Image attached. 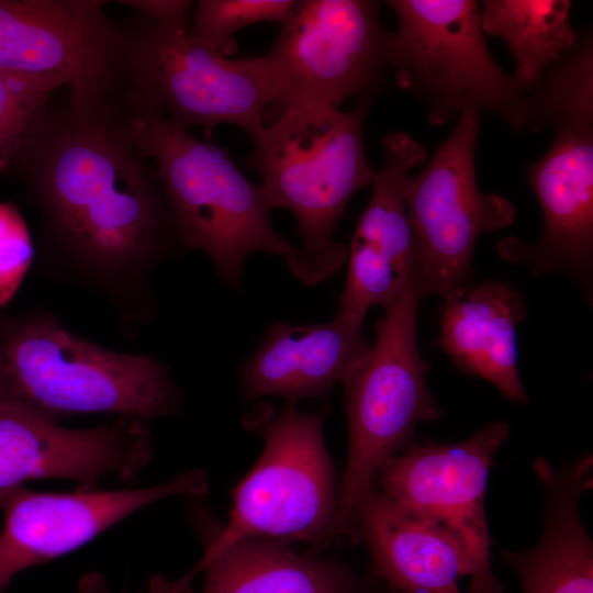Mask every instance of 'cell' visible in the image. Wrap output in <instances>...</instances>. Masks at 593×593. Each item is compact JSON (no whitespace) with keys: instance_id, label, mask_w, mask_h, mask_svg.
Returning a JSON list of instances; mask_svg holds the SVG:
<instances>
[{"instance_id":"cell-22","label":"cell","mask_w":593,"mask_h":593,"mask_svg":"<svg viewBox=\"0 0 593 593\" xmlns=\"http://www.w3.org/2000/svg\"><path fill=\"white\" fill-rule=\"evenodd\" d=\"M571 5L569 0H484L481 27L505 43L515 60L514 77L534 87L578 42Z\"/></svg>"},{"instance_id":"cell-4","label":"cell","mask_w":593,"mask_h":593,"mask_svg":"<svg viewBox=\"0 0 593 593\" xmlns=\"http://www.w3.org/2000/svg\"><path fill=\"white\" fill-rule=\"evenodd\" d=\"M137 139L154 163L179 240L203 251L222 282L240 290L253 253L283 257L292 246L272 226L273 210L230 153L198 139L163 112L127 97Z\"/></svg>"},{"instance_id":"cell-15","label":"cell","mask_w":593,"mask_h":593,"mask_svg":"<svg viewBox=\"0 0 593 593\" xmlns=\"http://www.w3.org/2000/svg\"><path fill=\"white\" fill-rule=\"evenodd\" d=\"M153 455L149 428L121 417L112 425L71 429L0 398V490L33 479H66L94 490L105 475L136 479Z\"/></svg>"},{"instance_id":"cell-8","label":"cell","mask_w":593,"mask_h":593,"mask_svg":"<svg viewBox=\"0 0 593 593\" xmlns=\"http://www.w3.org/2000/svg\"><path fill=\"white\" fill-rule=\"evenodd\" d=\"M328 407L300 412L286 404L277 412L260 405L244 418L260 435L259 460L233 491L230 519L211 536L204 552L244 538L287 544L311 541L317 551L336 515L335 477L323 436Z\"/></svg>"},{"instance_id":"cell-12","label":"cell","mask_w":593,"mask_h":593,"mask_svg":"<svg viewBox=\"0 0 593 593\" xmlns=\"http://www.w3.org/2000/svg\"><path fill=\"white\" fill-rule=\"evenodd\" d=\"M508 433L507 423L496 422L456 444L412 440L377 475L382 495L440 523L460 539L470 593H505L491 568L484 502L493 457Z\"/></svg>"},{"instance_id":"cell-25","label":"cell","mask_w":593,"mask_h":593,"mask_svg":"<svg viewBox=\"0 0 593 593\" xmlns=\"http://www.w3.org/2000/svg\"><path fill=\"white\" fill-rule=\"evenodd\" d=\"M33 255V242L24 217L13 203L0 202V306L14 296Z\"/></svg>"},{"instance_id":"cell-28","label":"cell","mask_w":593,"mask_h":593,"mask_svg":"<svg viewBox=\"0 0 593 593\" xmlns=\"http://www.w3.org/2000/svg\"><path fill=\"white\" fill-rule=\"evenodd\" d=\"M390 593H398L396 591L390 590Z\"/></svg>"},{"instance_id":"cell-11","label":"cell","mask_w":593,"mask_h":593,"mask_svg":"<svg viewBox=\"0 0 593 593\" xmlns=\"http://www.w3.org/2000/svg\"><path fill=\"white\" fill-rule=\"evenodd\" d=\"M480 124V112L463 110L426 167L404 180L403 198L419 248L416 287L422 298L444 300L468 290L478 237L510 226L516 217L512 202L478 187Z\"/></svg>"},{"instance_id":"cell-27","label":"cell","mask_w":593,"mask_h":593,"mask_svg":"<svg viewBox=\"0 0 593 593\" xmlns=\"http://www.w3.org/2000/svg\"><path fill=\"white\" fill-rule=\"evenodd\" d=\"M193 568L191 571L178 579H168L161 574H155L149 579L145 593H189L192 589V581L197 574ZM80 593H112L107 586L102 574L91 572L83 575L79 582Z\"/></svg>"},{"instance_id":"cell-1","label":"cell","mask_w":593,"mask_h":593,"mask_svg":"<svg viewBox=\"0 0 593 593\" xmlns=\"http://www.w3.org/2000/svg\"><path fill=\"white\" fill-rule=\"evenodd\" d=\"M8 177L25 187L49 246L77 268L139 273L179 239L121 89L51 100Z\"/></svg>"},{"instance_id":"cell-6","label":"cell","mask_w":593,"mask_h":593,"mask_svg":"<svg viewBox=\"0 0 593 593\" xmlns=\"http://www.w3.org/2000/svg\"><path fill=\"white\" fill-rule=\"evenodd\" d=\"M421 299L412 283L385 309L369 355L343 382L349 450L336 515L320 550L345 536L358 541L359 512L382 466L413 440L418 423L443 415L417 346Z\"/></svg>"},{"instance_id":"cell-18","label":"cell","mask_w":593,"mask_h":593,"mask_svg":"<svg viewBox=\"0 0 593 593\" xmlns=\"http://www.w3.org/2000/svg\"><path fill=\"white\" fill-rule=\"evenodd\" d=\"M372 559L371 578L398 593H461L467 558L460 539L440 523L404 508L374 486L359 512L358 541Z\"/></svg>"},{"instance_id":"cell-23","label":"cell","mask_w":593,"mask_h":593,"mask_svg":"<svg viewBox=\"0 0 593 593\" xmlns=\"http://www.w3.org/2000/svg\"><path fill=\"white\" fill-rule=\"evenodd\" d=\"M55 77L0 69V178L8 177L30 143L55 90Z\"/></svg>"},{"instance_id":"cell-14","label":"cell","mask_w":593,"mask_h":593,"mask_svg":"<svg viewBox=\"0 0 593 593\" xmlns=\"http://www.w3.org/2000/svg\"><path fill=\"white\" fill-rule=\"evenodd\" d=\"M208 490V477L198 468L139 489L44 493L18 484L0 490V593L16 573L78 549L152 503Z\"/></svg>"},{"instance_id":"cell-24","label":"cell","mask_w":593,"mask_h":593,"mask_svg":"<svg viewBox=\"0 0 593 593\" xmlns=\"http://www.w3.org/2000/svg\"><path fill=\"white\" fill-rule=\"evenodd\" d=\"M295 0H199L192 14L191 37L226 57L237 52L236 33L260 22L282 24Z\"/></svg>"},{"instance_id":"cell-13","label":"cell","mask_w":593,"mask_h":593,"mask_svg":"<svg viewBox=\"0 0 593 593\" xmlns=\"http://www.w3.org/2000/svg\"><path fill=\"white\" fill-rule=\"evenodd\" d=\"M101 0H0V69L55 77L72 94L122 86L125 21Z\"/></svg>"},{"instance_id":"cell-20","label":"cell","mask_w":593,"mask_h":593,"mask_svg":"<svg viewBox=\"0 0 593 593\" xmlns=\"http://www.w3.org/2000/svg\"><path fill=\"white\" fill-rule=\"evenodd\" d=\"M526 315L518 291L486 280L444 299L439 344L456 367L478 376L508 400L527 404L518 371L517 327Z\"/></svg>"},{"instance_id":"cell-9","label":"cell","mask_w":593,"mask_h":593,"mask_svg":"<svg viewBox=\"0 0 593 593\" xmlns=\"http://www.w3.org/2000/svg\"><path fill=\"white\" fill-rule=\"evenodd\" d=\"M123 88L181 128L206 135L232 124L251 137L275 97L266 56L230 58L195 42L190 27H166L135 13L125 21Z\"/></svg>"},{"instance_id":"cell-7","label":"cell","mask_w":593,"mask_h":593,"mask_svg":"<svg viewBox=\"0 0 593 593\" xmlns=\"http://www.w3.org/2000/svg\"><path fill=\"white\" fill-rule=\"evenodd\" d=\"M542 119L555 132L548 152L527 168L544 216L536 244L510 237L500 253L536 271L588 277L593 259V37L579 34L573 48L537 83Z\"/></svg>"},{"instance_id":"cell-26","label":"cell","mask_w":593,"mask_h":593,"mask_svg":"<svg viewBox=\"0 0 593 593\" xmlns=\"http://www.w3.org/2000/svg\"><path fill=\"white\" fill-rule=\"evenodd\" d=\"M132 8L154 23L166 27H190L188 12L192 5L189 0H122L116 1Z\"/></svg>"},{"instance_id":"cell-2","label":"cell","mask_w":593,"mask_h":593,"mask_svg":"<svg viewBox=\"0 0 593 593\" xmlns=\"http://www.w3.org/2000/svg\"><path fill=\"white\" fill-rule=\"evenodd\" d=\"M373 98L355 99L350 110L310 105L291 110L249 137L245 165L260 179L272 209L294 216L301 244L286 259L291 273L311 287L347 261L348 247L334 232L353 195L371 183L363 122Z\"/></svg>"},{"instance_id":"cell-10","label":"cell","mask_w":593,"mask_h":593,"mask_svg":"<svg viewBox=\"0 0 593 593\" xmlns=\"http://www.w3.org/2000/svg\"><path fill=\"white\" fill-rule=\"evenodd\" d=\"M372 0L296 1L265 55L275 97L265 124L303 107H338L379 91L387 33Z\"/></svg>"},{"instance_id":"cell-17","label":"cell","mask_w":593,"mask_h":593,"mask_svg":"<svg viewBox=\"0 0 593 593\" xmlns=\"http://www.w3.org/2000/svg\"><path fill=\"white\" fill-rule=\"evenodd\" d=\"M362 324L340 312L318 324L269 323L257 348L239 365L243 396L277 395L291 405L325 396L369 355Z\"/></svg>"},{"instance_id":"cell-3","label":"cell","mask_w":593,"mask_h":593,"mask_svg":"<svg viewBox=\"0 0 593 593\" xmlns=\"http://www.w3.org/2000/svg\"><path fill=\"white\" fill-rule=\"evenodd\" d=\"M0 398L56 424L91 413L147 421L180 404L160 360L98 346L48 313L0 315Z\"/></svg>"},{"instance_id":"cell-19","label":"cell","mask_w":593,"mask_h":593,"mask_svg":"<svg viewBox=\"0 0 593 593\" xmlns=\"http://www.w3.org/2000/svg\"><path fill=\"white\" fill-rule=\"evenodd\" d=\"M534 469L545 491L540 539L501 557L518 575L522 593H593V544L580 512L581 495L592 485V458L559 468L538 458Z\"/></svg>"},{"instance_id":"cell-21","label":"cell","mask_w":593,"mask_h":593,"mask_svg":"<svg viewBox=\"0 0 593 593\" xmlns=\"http://www.w3.org/2000/svg\"><path fill=\"white\" fill-rule=\"evenodd\" d=\"M194 569L204 572L202 593H367L371 579L340 562L258 538L204 552Z\"/></svg>"},{"instance_id":"cell-16","label":"cell","mask_w":593,"mask_h":593,"mask_svg":"<svg viewBox=\"0 0 593 593\" xmlns=\"http://www.w3.org/2000/svg\"><path fill=\"white\" fill-rule=\"evenodd\" d=\"M384 164L371 181V198L348 247V270L338 312L365 320L374 305L389 307L419 270V248L403 198V183L428 152L409 133L382 139Z\"/></svg>"},{"instance_id":"cell-5","label":"cell","mask_w":593,"mask_h":593,"mask_svg":"<svg viewBox=\"0 0 593 593\" xmlns=\"http://www.w3.org/2000/svg\"><path fill=\"white\" fill-rule=\"evenodd\" d=\"M398 16L385 58L396 85L412 92L433 125L466 109L501 118L515 133L545 130L536 89L493 58L473 0H389Z\"/></svg>"}]
</instances>
